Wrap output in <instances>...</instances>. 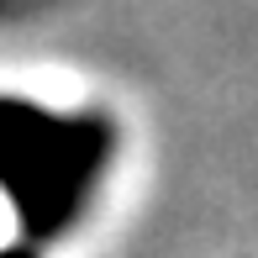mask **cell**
<instances>
[{
    "instance_id": "6da1fadb",
    "label": "cell",
    "mask_w": 258,
    "mask_h": 258,
    "mask_svg": "<svg viewBox=\"0 0 258 258\" xmlns=\"http://www.w3.org/2000/svg\"><path fill=\"white\" fill-rule=\"evenodd\" d=\"M100 163V132L58 126L37 111L0 105V179L16 195V211L37 232L58 227L74 206L79 184Z\"/></svg>"
}]
</instances>
